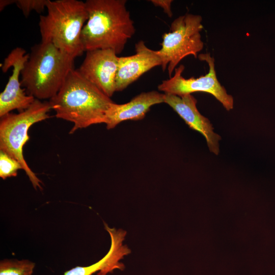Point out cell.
<instances>
[{
  "mask_svg": "<svg viewBox=\"0 0 275 275\" xmlns=\"http://www.w3.org/2000/svg\"><path fill=\"white\" fill-rule=\"evenodd\" d=\"M49 101L57 118L73 123L70 133L92 125L105 124L106 113L114 103L74 69Z\"/></svg>",
  "mask_w": 275,
  "mask_h": 275,
  "instance_id": "cell-1",
  "label": "cell"
},
{
  "mask_svg": "<svg viewBox=\"0 0 275 275\" xmlns=\"http://www.w3.org/2000/svg\"><path fill=\"white\" fill-rule=\"evenodd\" d=\"M126 3V0L85 2L88 18L80 39L86 51L110 49L117 54L122 52L135 32Z\"/></svg>",
  "mask_w": 275,
  "mask_h": 275,
  "instance_id": "cell-2",
  "label": "cell"
},
{
  "mask_svg": "<svg viewBox=\"0 0 275 275\" xmlns=\"http://www.w3.org/2000/svg\"><path fill=\"white\" fill-rule=\"evenodd\" d=\"M29 54L21 72V86L35 99H50L74 69L75 59L52 44L43 42L33 46Z\"/></svg>",
  "mask_w": 275,
  "mask_h": 275,
  "instance_id": "cell-3",
  "label": "cell"
},
{
  "mask_svg": "<svg viewBox=\"0 0 275 275\" xmlns=\"http://www.w3.org/2000/svg\"><path fill=\"white\" fill-rule=\"evenodd\" d=\"M46 15H40L41 42L50 43L73 58L85 51L80 39L88 18L85 2L77 0H49Z\"/></svg>",
  "mask_w": 275,
  "mask_h": 275,
  "instance_id": "cell-4",
  "label": "cell"
},
{
  "mask_svg": "<svg viewBox=\"0 0 275 275\" xmlns=\"http://www.w3.org/2000/svg\"><path fill=\"white\" fill-rule=\"evenodd\" d=\"M49 101L35 99L31 106L18 114L8 113L1 117L0 150L16 159L22 166L34 187L41 189V181L30 168L23 154V146L29 141V128L34 124L49 117Z\"/></svg>",
  "mask_w": 275,
  "mask_h": 275,
  "instance_id": "cell-5",
  "label": "cell"
},
{
  "mask_svg": "<svg viewBox=\"0 0 275 275\" xmlns=\"http://www.w3.org/2000/svg\"><path fill=\"white\" fill-rule=\"evenodd\" d=\"M202 21L199 15L185 14L176 18L172 22L169 32L163 35L161 48L157 51L161 60L162 69L164 71L168 67L170 78L182 60L189 55L196 58L203 49Z\"/></svg>",
  "mask_w": 275,
  "mask_h": 275,
  "instance_id": "cell-6",
  "label": "cell"
},
{
  "mask_svg": "<svg viewBox=\"0 0 275 275\" xmlns=\"http://www.w3.org/2000/svg\"><path fill=\"white\" fill-rule=\"evenodd\" d=\"M200 60L208 65V73L198 78H185L182 75L184 66L180 65L176 68L174 74L169 79L162 80L158 89L164 94L175 95L180 97L195 92H205L211 94L219 101L227 111L232 109L234 100L221 85L216 76L214 59L209 53L198 56Z\"/></svg>",
  "mask_w": 275,
  "mask_h": 275,
  "instance_id": "cell-7",
  "label": "cell"
},
{
  "mask_svg": "<svg viewBox=\"0 0 275 275\" xmlns=\"http://www.w3.org/2000/svg\"><path fill=\"white\" fill-rule=\"evenodd\" d=\"M29 54L19 47L13 49L5 59L2 66L3 72H6L12 67V75L9 77L4 90L0 94V117L17 109L21 112L29 107L35 98L24 92L21 88L19 80L21 72L25 62L28 61Z\"/></svg>",
  "mask_w": 275,
  "mask_h": 275,
  "instance_id": "cell-8",
  "label": "cell"
},
{
  "mask_svg": "<svg viewBox=\"0 0 275 275\" xmlns=\"http://www.w3.org/2000/svg\"><path fill=\"white\" fill-rule=\"evenodd\" d=\"M112 49H98L86 51L78 72L108 97L116 92L115 79L119 57Z\"/></svg>",
  "mask_w": 275,
  "mask_h": 275,
  "instance_id": "cell-9",
  "label": "cell"
},
{
  "mask_svg": "<svg viewBox=\"0 0 275 275\" xmlns=\"http://www.w3.org/2000/svg\"><path fill=\"white\" fill-rule=\"evenodd\" d=\"M135 49L133 55L119 57L115 79L116 92L124 90L143 74L161 65L157 51L148 48L143 41L135 44Z\"/></svg>",
  "mask_w": 275,
  "mask_h": 275,
  "instance_id": "cell-10",
  "label": "cell"
},
{
  "mask_svg": "<svg viewBox=\"0 0 275 275\" xmlns=\"http://www.w3.org/2000/svg\"><path fill=\"white\" fill-rule=\"evenodd\" d=\"M164 103L171 106L191 129L204 136L211 152L218 154V142L221 138L213 131L209 119L200 114L197 107V100L191 94L180 97L165 94Z\"/></svg>",
  "mask_w": 275,
  "mask_h": 275,
  "instance_id": "cell-11",
  "label": "cell"
},
{
  "mask_svg": "<svg viewBox=\"0 0 275 275\" xmlns=\"http://www.w3.org/2000/svg\"><path fill=\"white\" fill-rule=\"evenodd\" d=\"M164 93L151 91L142 92L124 104L114 102L106 114V128L113 129L123 121L144 119L152 106L164 103Z\"/></svg>",
  "mask_w": 275,
  "mask_h": 275,
  "instance_id": "cell-12",
  "label": "cell"
},
{
  "mask_svg": "<svg viewBox=\"0 0 275 275\" xmlns=\"http://www.w3.org/2000/svg\"><path fill=\"white\" fill-rule=\"evenodd\" d=\"M111 239V248L106 255L98 262L88 266H76L65 271L64 275H92L98 272V275H106L115 269L122 270L123 263L119 261L130 251L123 241L126 232L122 229L106 228Z\"/></svg>",
  "mask_w": 275,
  "mask_h": 275,
  "instance_id": "cell-13",
  "label": "cell"
},
{
  "mask_svg": "<svg viewBox=\"0 0 275 275\" xmlns=\"http://www.w3.org/2000/svg\"><path fill=\"white\" fill-rule=\"evenodd\" d=\"M35 267L29 260L4 259L0 262V275H32Z\"/></svg>",
  "mask_w": 275,
  "mask_h": 275,
  "instance_id": "cell-14",
  "label": "cell"
},
{
  "mask_svg": "<svg viewBox=\"0 0 275 275\" xmlns=\"http://www.w3.org/2000/svg\"><path fill=\"white\" fill-rule=\"evenodd\" d=\"M22 169L21 164L16 159L0 150V177L3 179L16 176L18 170Z\"/></svg>",
  "mask_w": 275,
  "mask_h": 275,
  "instance_id": "cell-15",
  "label": "cell"
},
{
  "mask_svg": "<svg viewBox=\"0 0 275 275\" xmlns=\"http://www.w3.org/2000/svg\"><path fill=\"white\" fill-rule=\"evenodd\" d=\"M49 0H16L15 4L23 12L25 17L30 13L35 11L37 13L42 12L46 8Z\"/></svg>",
  "mask_w": 275,
  "mask_h": 275,
  "instance_id": "cell-16",
  "label": "cell"
},
{
  "mask_svg": "<svg viewBox=\"0 0 275 275\" xmlns=\"http://www.w3.org/2000/svg\"><path fill=\"white\" fill-rule=\"evenodd\" d=\"M150 2L155 6L159 7L163 10L164 12L169 17H172L173 13L171 10L172 0H151Z\"/></svg>",
  "mask_w": 275,
  "mask_h": 275,
  "instance_id": "cell-17",
  "label": "cell"
},
{
  "mask_svg": "<svg viewBox=\"0 0 275 275\" xmlns=\"http://www.w3.org/2000/svg\"><path fill=\"white\" fill-rule=\"evenodd\" d=\"M16 0H1L0 1V11H2L7 6L15 4Z\"/></svg>",
  "mask_w": 275,
  "mask_h": 275,
  "instance_id": "cell-18",
  "label": "cell"
}]
</instances>
